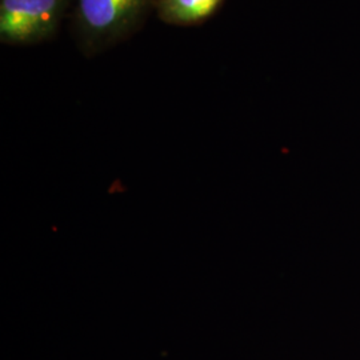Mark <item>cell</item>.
I'll return each instance as SVG.
<instances>
[{
	"label": "cell",
	"instance_id": "obj_1",
	"mask_svg": "<svg viewBox=\"0 0 360 360\" xmlns=\"http://www.w3.org/2000/svg\"><path fill=\"white\" fill-rule=\"evenodd\" d=\"M60 6L62 0H1V39L27 43L46 37L58 22Z\"/></svg>",
	"mask_w": 360,
	"mask_h": 360
},
{
	"label": "cell",
	"instance_id": "obj_3",
	"mask_svg": "<svg viewBox=\"0 0 360 360\" xmlns=\"http://www.w3.org/2000/svg\"><path fill=\"white\" fill-rule=\"evenodd\" d=\"M221 0H163L162 13L168 20L190 25L208 18Z\"/></svg>",
	"mask_w": 360,
	"mask_h": 360
},
{
	"label": "cell",
	"instance_id": "obj_2",
	"mask_svg": "<svg viewBox=\"0 0 360 360\" xmlns=\"http://www.w3.org/2000/svg\"><path fill=\"white\" fill-rule=\"evenodd\" d=\"M79 15L84 27L96 34H112L136 16L143 0H77Z\"/></svg>",
	"mask_w": 360,
	"mask_h": 360
}]
</instances>
